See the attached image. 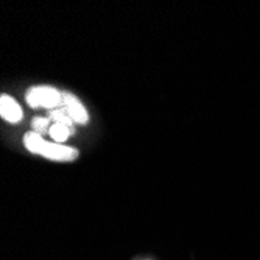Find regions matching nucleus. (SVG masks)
Returning a JSON list of instances; mask_svg holds the SVG:
<instances>
[{"instance_id": "f257e3e1", "label": "nucleus", "mask_w": 260, "mask_h": 260, "mask_svg": "<svg viewBox=\"0 0 260 260\" xmlns=\"http://www.w3.org/2000/svg\"><path fill=\"white\" fill-rule=\"evenodd\" d=\"M22 144L28 153L41 156L52 162H74L80 157L78 148L67 144H56V142L47 140L42 134H38L31 129L23 134Z\"/></svg>"}, {"instance_id": "f03ea898", "label": "nucleus", "mask_w": 260, "mask_h": 260, "mask_svg": "<svg viewBox=\"0 0 260 260\" xmlns=\"http://www.w3.org/2000/svg\"><path fill=\"white\" fill-rule=\"evenodd\" d=\"M64 90H59L50 84H36L27 89L25 103L31 109H47L52 111L62 106Z\"/></svg>"}, {"instance_id": "7ed1b4c3", "label": "nucleus", "mask_w": 260, "mask_h": 260, "mask_svg": "<svg viewBox=\"0 0 260 260\" xmlns=\"http://www.w3.org/2000/svg\"><path fill=\"white\" fill-rule=\"evenodd\" d=\"M62 106L66 108V111L69 112V115L72 117V120L75 122V125H80V126L89 125V122H90V114H89L86 105L75 95L74 92L64 90Z\"/></svg>"}, {"instance_id": "20e7f679", "label": "nucleus", "mask_w": 260, "mask_h": 260, "mask_svg": "<svg viewBox=\"0 0 260 260\" xmlns=\"http://www.w3.org/2000/svg\"><path fill=\"white\" fill-rule=\"evenodd\" d=\"M0 117L10 125H19L25 117V112H23L22 105L13 95L4 92L0 95Z\"/></svg>"}, {"instance_id": "39448f33", "label": "nucleus", "mask_w": 260, "mask_h": 260, "mask_svg": "<svg viewBox=\"0 0 260 260\" xmlns=\"http://www.w3.org/2000/svg\"><path fill=\"white\" fill-rule=\"evenodd\" d=\"M75 134V128H70L61 123H53L49 129V136L52 142H56V144H66V142Z\"/></svg>"}, {"instance_id": "423d86ee", "label": "nucleus", "mask_w": 260, "mask_h": 260, "mask_svg": "<svg viewBox=\"0 0 260 260\" xmlns=\"http://www.w3.org/2000/svg\"><path fill=\"white\" fill-rule=\"evenodd\" d=\"M52 125H53V122L49 115H35L30 122V129L38 134L45 136V134H49V129Z\"/></svg>"}, {"instance_id": "0eeeda50", "label": "nucleus", "mask_w": 260, "mask_h": 260, "mask_svg": "<svg viewBox=\"0 0 260 260\" xmlns=\"http://www.w3.org/2000/svg\"><path fill=\"white\" fill-rule=\"evenodd\" d=\"M49 117L52 119L53 123H61V125H66L70 128H75V122L72 120V117L69 115V112L66 111L64 106H59L56 109L49 111Z\"/></svg>"}]
</instances>
